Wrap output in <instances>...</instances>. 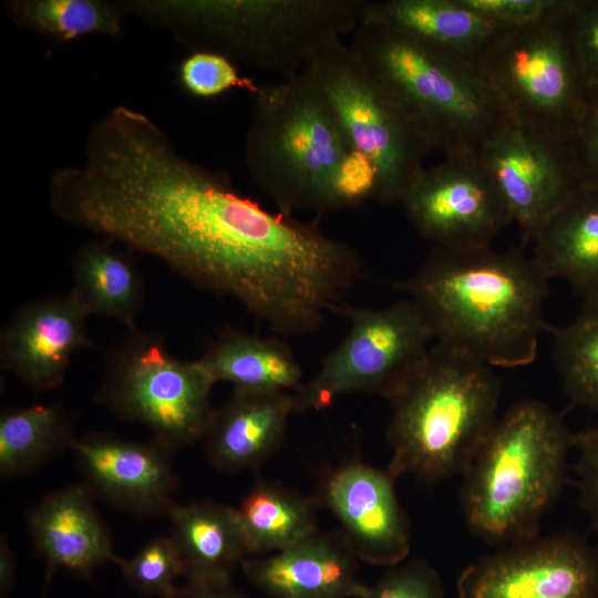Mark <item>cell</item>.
Returning a JSON list of instances; mask_svg holds the SVG:
<instances>
[{
    "label": "cell",
    "instance_id": "cell-26",
    "mask_svg": "<svg viewBox=\"0 0 598 598\" xmlns=\"http://www.w3.org/2000/svg\"><path fill=\"white\" fill-rule=\"evenodd\" d=\"M317 503L279 483H256L236 508L247 553L272 554L318 532Z\"/></svg>",
    "mask_w": 598,
    "mask_h": 598
},
{
    "label": "cell",
    "instance_id": "cell-35",
    "mask_svg": "<svg viewBox=\"0 0 598 598\" xmlns=\"http://www.w3.org/2000/svg\"><path fill=\"white\" fill-rule=\"evenodd\" d=\"M580 505L598 540V424L575 434Z\"/></svg>",
    "mask_w": 598,
    "mask_h": 598
},
{
    "label": "cell",
    "instance_id": "cell-19",
    "mask_svg": "<svg viewBox=\"0 0 598 598\" xmlns=\"http://www.w3.org/2000/svg\"><path fill=\"white\" fill-rule=\"evenodd\" d=\"M28 526L34 550L50 574L54 568H64L91 578L99 567L116 558L111 532L83 484L42 497L30 508Z\"/></svg>",
    "mask_w": 598,
    "mask_h": 598
},
{
    "label": "cell",
    "instance_id": "cell-3",
    "mask_svg": "<svg viewBox=\"0 0 598 598\" xmlns=\"http://www.w3.org/2000/svg\"><path fill=\"white\" fill-rule=\"evenodd\" d=\"M244 157L278 212L317 217L379 198L374 168L350 143L309 71L260 86Z\"/></svg>",
    "mask_w": 598,
    "mask_h": 598
},
{
    "label": "cell",
    "instance_id": "cell-23",
    "mask_svg": "<svg viewBox=\"0 0 598 598\" xmlns=\"http://www.w3.org/2000/svg\"><path fill=\"white\" fill-rule=\"evenodd\" d=\"M168 516V537L187 580L230 579L248 555L234 507L200 499L177 503Z\"/></svg>",
    "mask_w": 598,
    "mask_h": 598
},
{
    "label": "cell",
    "instance_id": "cell-28",
    "mask_svg": "<svg viewBox=\"0 0 598 598\" xmlns=\"http://www.w3.org/2000/svg\"><path fill=\"white\" fill-rule=\"evenodd\" d=\"M6 8L16 24L59 42L89 34L120 37L125 17L120 1L11 0Z\"/></svg>",
    "mask_w": 598,
    "mask_h": 598
},
{
    "label": "cell",
    "instance_id": "cell-15",
    "mask_svg": "<svg viewBox=\"0 0 598 598\" xmlns=\"http://www.w3.org/2000/svg\"><path fill=\"white\" fill-rule=\"evenodd\" d=\"M70 448L93 496L140 518L169 515L176 506L172 450L157 441L141 443L92 432L74 436Z\"/></svg>",
    "mask_w": 598,
    "mask_h": 598
},
{
    "label": "cell",
    "instance_id": "cell-33",
    "mask_svg": "<svg viewBox=\"0 0 598 598\" xmlns=\"http://www.w3.org/2000/svg\"><path fill=\"white\" fill-rule=\"evenodd\" d=\"M569 33L588 92H598V0H571Z\"/></svg>",
    "mask_w": 598,
    "mask_h": 598
},
{
    "label": "cell",
    "instance_id": "cell-27",
    "mask_svg": "<svg viewBox=\"0 0 598 598\" xmlns=\"http://www.w3.org/2000/svg\"><path fill=\"white\" fill-rule=\"evenodd\" d=\"M72 425L59 405L31 404L0 414V473L18 477L40 468L71 445Z\"/></svg>",
    "mask_w": 598,
    "mask_h": 598
},
{
    "label": "cell",
    "instance_id": "cell-24",
    "mask_svg": "<svg viewBox=\"0 0 598 598\" xmlns=\"http://www.w3.org/2000/svg\"><path fill=\"white\" fill-rule=\"evenodd\" d=\"M215 382L257 392H293L301 365L286 341L225 327L200 357Z\"/></svg>",
    "mask_w": 598,
    "mask_h": 598
},
{
    "label": "cell",
    "instance_id": "cell-14",
    "mask_svg": "<svg viewBox=\"0 0 598 598\" xmlns=\"http://www.w3.org/2000/svg\"><path fill=\"white\" fill-rule=\"evenodd\" d=\"M400 204L413 228L439 248L491 246L512 223L477 153L425 168Z\"/></svg>",
    "mask_w": 598,
    "mask_h": 598
},
{
    "label": "cell",
    "instance_id": "cell-37",
    "mask_svg": "<svg viewBox=\"0 0 598 598\" xmlns=\"http://www.w3.org/2000/svg\"><path fill=\"white\" fill-rule=\"evenodd\" d=\"M168 598H246L237 589L231 579L223 580H187L182 587H176Z\"/></svg>",
    "mask_w": 598,
    "mask_h": 598
},
{
    "label": "cell",
    "instance_id": "cell-32",
    "mask_svg": "<svg viewBox=\"0 0 598 598\" xmlns=\"http://www.w3.org/2000/svg\"><path fill=\"white\" fill-rule=\"evenodd\" d=\"M365 598H444L439 573L423 559L404 560L389 567Z\"/></svg>",
    "mask_w": 598,
    "mask_h": 598
},
{
    "label": "cell",
    "instance_id": "cell-25",
    "mask_svg": "<svg viewBox=\"0 0 598 598\" xmlns=\"http://www.w3.org/2000/svg\"><path fill=\"white\" fill-rule=\"evenodd\" d=\"M99 238L82 245L71 260V293L95 315L135 328L144 300V280L131 251Z\"/></svg>",
    "mask_w": 598,
    "mask_h": 598
},
{
    "label": "cell",
    "instance_id": "cell-8",
    "mask_svg": "<svg viewBox=\"0 0 598 598\" xmlns=\"http://www.w3.org/2000/svg\"><path fill=\"white\" fill-rule=\"evenodd\" d=\"M570 4L526 25L499 28L474 62L515 122L569 142L589 93L570 39Z\"/></svg>",
    "mask_w": 598,
    "mask_h": 598
},
{
    "label": "cell",
    "instance_id": "cell-4",
    "mask_svg": "<svg viewBox=\"0 0 598 598\" xmlns=\"http://www.w3.org/2000/svg\"><path fill=\"white\" fill-rule=\"evenodd\" d=\"M135 16L204 51L289 80L330 42L353 33L364 0H132Z\"/></svg>",
    "mask_w": 598,
    "mask_h": 598
},
{
    "label": "cell",
    "instance_id": "cell-13",
    "mask_svg": "<svg viewBox=\"0 0 598 598\" xmlns=\"http://www.w3.org/2000/svg\"><path fill=\"white\" fill-rule=\"evenodd\" d=\"M457 598H598V547L575 534L497 547L467 565Z\"/></svg>",
    "mask_w": 598,
    "mask_h": 598
},
{
    "label": "cell",
    "instance_id": "cell-22",
    "mask_svg": "<svg viewBox=\"0 0 598 598\" xmlns=\"http://www.w3.org/2000/svg\"><path fill=\"white\" fill-rule=\"evenodd\" d=\"M360 21L384 27L473 65L502 28L458 0H364Z\"/></svg>",
    "mask_w": 598,
    "mask_h": 598
},
{
    "label": "cell",
    "instance_id": "cell-34",
    "mask_svg": "<svg viewBox=\"0 0 598 598\" xmlns=\"http://www.w3.org/2000/svg\"><path fill=\"white\" fill-rule=\"evenodd\" d=\"M464 7L502 27H520L563 8L567 0H458Z\"/></svg>",
    "mask_w": 598,
    "mask_h": 598
},
{
    "label": "cell",
    "instance_id": "cell-5",
    "mask_svg": "<svg viewBox=\"0 0 598 598\" xmlns=\"http://www.w3.org/2000/svg\"><path fill=\"white\" fill-rule=\"evenodd\" d=\"M575 434L545 402L524 399L499 416L463 473L461 505L480 538L497 547L538 534L567 481Z\"/></svg>",
    "mask_w": 598,
    "mask_h": 598
},
{
    "label": "cell",
    "instance_id": "cell-29",
    "mask_svg": "<svg viewBox=\"0 0 598 598\" xmlns=\"http://www.w3.org/2000/svg\"><path fill=\"white\" fill-rule=\"evenodd\" d=\"M563 388L576 405L598 414V299L582 302L567 324L549 328Z\"/></svg>",
    "mask_w": 598,
    "mask_h": 598
},
{
    "label": "cell",
    "instance_id": "cell-31",
    "mask_svg": "<svg viewBox=\"0 0 598 598\" xmlns=\"http://www.w3.org/2000/svg\"><path fill=\"white\" fill-rule=\"evenodd\" d=\"M178 80L186 92L203 99L220 95L231 89L256 94L260 87L243 76L229 59L204 51L192 52L181 62Z\"/></svg>",
    "mask_w": 598,
    "mask_h": 598
},
{
    "label": "cell",
    "instance_id": "cell-1",
    "mask_svg": "<svg viewBox=\"0 0 598 598\" xmlns=\"http://www.w3.org/2000/svg\"><path fill=\"white\" fill-rule=\"evenodd\" d=\"M48 199L60 219L153 256L249 311L290 287L307 248L300 220L185 158L152 118L125 105L93 123L83 162L53 173Z\"/></svg>",
    "mask_w": 598,
    "mask_h": 598
},
{
    "label": "cell",
    "instance_id": "cell-6",
    "mask_svg": "<svg viewBox=\"0 0 598 598\" xmlns=\"http://www.w3.org/2000/svg\"><path fill=\"white\" fill-rule=\"evenodd\" d=\"M499 396L495 369L434 342L391 401L388 472L429 483L462 476L498 419Z\"/></svg>",
    "mask_w": 598,
    "mask_h": 598
},
{
    "label": "cell",
    "instance_id": "cell-2",
    "mask_svg": "<svg viewBox=\"0 0 598 598\" xmlns=\"http://www.w3.org/2000/svg\"><path fill=\"white\" fill-rule=\"evenodd\" d=\"M550 279L519 249L434 247L421 268L395 282L425 315L436 343L493 369L528 365L549 331Z\"/></svg>",
    "mask_w": 598,
    "mask_h": 598
},
{
    "label": "cell",
    "instance_id": "cell-36",
    "mask_svg": "<svg viewBox=\"0 0 598 598\" xmlns=\"http://www.w3.org/2000/svg\"><path fill=\"white\" fill-rule=\"evenodd\" d=\"M582 182L598 187V93L589 92L575 136Z\"/></svg>",
    "mask_w": 598,
    "mask_h": 598
},
{
    "label": "cell",
    "instance_id": "cell-21",
    "mask_svg": "<svg viewBox=\"0 0 598 598\" xmlns=\"http://www.w3.org/2000/svg\"><path fill=\"white\" fill-rule=\"evenodd\" d=\"M532 256L551 280H566L582 302L598 299V187L581 182L544 225Z\"/></svg>",
    "mask_w": 598,
    "mask_h": 598
},
{
    "label": "cell",
    "instance_id": "cell-16",
    "mask_svg": "<svg viewBox=\"0 0 598 598\" xmlns=\"http://www.w3.org/2000/svg\"><path fill=\"white\" fill-rule=\"evenodd\" d=\"M394 483L388 470L360 461L346 462L322 482L318 503L338 518L359 560L392 567L410 554L409 520Z\"/></svg>",
    "mask_w": 598,
    "mask_h": 598
},
{
    "label": "cell",
    "instance_id": "cell-7",
    "mask_svg": "<svg viewBox=\"0 0 598 598\" xmlns=\"http://www.w3.org/2000/svg\"><path fill=\"white\" fill-rule=\"evenodd\" d=\"M350 47L431 150L445 157L477 153L513 120L496 91L460 56L362 21Z\"/></svg>",
    "mask_w": 598,
    "mask_h": 598
},
{
    "label": "cell",
    "instance_id": "cell-18",
    "mask_svg": "<svg viewBox=\"0 0 598 598\" xmlns=\"http://www.w3.org/2000/svg\"><path fill=\"white\" fill-rule=\"evenodd\" d=\"M359 559L341 530L310 535L265 557L244 558L241 570L270 598H365Z\"/></svg>",
    "mask_w": 598,
    "mask_h": 598
},
{
    "label": "cell",
    "instance_id": "cell-20",
    "mask_svg": "<svg viewBox=\"0 0 598 598\" xmlns=\"http://www.w3.org/2000/svg\"><path fill=\"white\" fill-rule=\"evenodd\" d=\"M293 413L292 392L234 389L229 399L214 410L204 435L208 461L230 473L258 468L282 444Z\"/></svg>",
    "mask_w": 598,
    "mask_h": 598
},
{
    "label": "cell",
    "instance_id": "cell-30",
    "mask_svg": "<svg viewBox=\"0 0 598 598\" xmlns=\"http://www.w3.org/2000/svg\"><path fill=\"white\" fill-rule=\"evenodd\" d=\"M113 563L126 582L148 598H168L177 587L176 578L183 576L178 555L168 536L152 538L133 557L116 556Z\"/></svg>",
    "mask_w": 598,
    "mask_h": 598
},
{
    "label": "cell",
    "instance_id": "cell-10",
    "mask_svg": "<svg viewBox=\"0 0 598 598\" xmlns=\"http://www.w3.org/2000/svg\"><path fill=\"white\" fill-rule=\"evenodd\" d=\"M305 69L311 73L351 145L375 171L381 204L401 203L432 151L395 99L352 48L334 40Z\"/></svg>",
    "mask_w": 598,
    "mask_h": 598
},
{
    "label": "cell",
    "instance_id": "cell-39",
    "mask_svg": "<svg viewBox=\"0 0 598 598\" xmlns=\"http://www.w3.org/2000/svg\"><path fill=\"white\" fill-rule=\"evenodd\" d=\"M598 93V92H597Z\"/></svg>",
    "mask_w": 598,
    "mask_h": 598
},
{
    "label": "cell",
    "instance_id": "cell-9",
    "mask_svg": "<svg viewBox=\"0 0 598 598\" xmlns=\"http://www.w3.org/2000/svg\"><path fill=\"white\" fill-rule=\"evenodd\" d=\"M216 382L199 359L174 357L162 337L137 327L106 359L97 394L120 419L146 425L169 450L204 439Z\"/></svg>",
    "mask_w": 598,
    "mask_h": 598
},
{
    "label": "cell",
    "instance_id": "cell-11",
    "mask_svg": "<svg viewBox=\"0 0 598 598\" xmlns=\"http://www.w3.org/2000/svg\"><path fill=\"white\" fill-rule=\"evenodd\" d=\"M349 330L317 373L292 392L296 411L322 410L347 393L392 401L423 365L435 342L420 307L410 300L379 309L347 303Z\"/></svg>",
    "mask_w": 598,
    "mask_h": 598
},
{
    "label": "cell",
    "instance_id": "cell-12",
    "mask_svg": "<svg viewBox=\"0 0 598 598\" xmlns=\"http://www.w3.org/2000/svg\"><path fill=\"white\" fill-rule=\"evenodd\" d=\"M477 154L525 244L582 182L575 140H557L514 120Z\"/></svg>",
    "mask_w": 598,
    "mask_h": 598
},
{
    "label": "cell",
    "instance_id": "cell-17",
    "mask_svg": "<svg viewBox=\"0 0 598 598\" xmlns=\"http://www.w3.org/2000/svg\"><path fill=\"white\" fill-rule=\"evenodd\" d=\"M89 317L71 292L23 305L1 331L2 367L35 392L60 386L72 354L95 348Z\"/></svg>",
    "mask_w": 598,
    "mask_h": 598
},
{
    "label": "cell",
    "instance_id": "cell-38",
    "mask_svg": "<svg viewBox=\"0 0 598 598\" xmlns=\"http://www.w3.org/2000/svg\"><path fill=\"white\" fill-rule=\"evenodd\" d=\"M17 563L16 557L7 539L1 534L0 539V596L7 597L16 580Z\"/></svg>",
    "mask_w": 598,
    "mask_h": 598
}]
</instances>
